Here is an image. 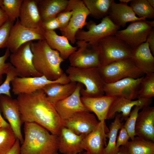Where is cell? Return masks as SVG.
<instances>
[{"label": "cell", "mask_w": 154, "mask_h": 154, "mask_svg": "<svg viewBox=\"0 0 154 154\" xmlns=\"http://www.w3.org/2000/svg\"><path fill=\"white\" fill-rule=\"evenodd\" d=\"M17 100L23 123H36L58 135L64 127V120L47 100L42 89L30 94H19Z\"/></svg>", "instance_id": "obj_1"}, {"label": "cell", "mask_w": 154, "mask_h": 154, "mask_svg": "<svg viewBox=\"0 0 154 154\" xmlns=\"http://www.w3.org/2000/svg\"><path fill=\"white\" fill-rule=\"evenodd\" d=\"M20 154H58V136L34 122L24 123Z\"/></svg>", "instance_id": "obj_2"}, {"label": "cell", "mask_w": 154, "mask_h": 154, "mask_svg": "<svg viewBox=\"0 0 154 154\" xmlns=\"http://www.w3.org/2000/svg\"><path fill=\"white\" fill-rule=\"evenodd\" d=\"M30 47L33 64L36 70L50 80L60 78L64 73L60 65L64 60L59 52L52 49L44 39L32 41Z\"/></svg>", "instance_id": "obj_3"}, {"label": "cell", "mask_w": 154, "mask_h": 154, "mask_svg": "<svg viewBox=\"0 0 154 154\" xmlns=\"http://www.w3.org/2000/svg\"><path fill=\"white\" fill-rule=\"evenodd\" d=\"M70 82L79 83L85 86L81 88L82 96L94 97L105 95V82L99 73L98 68H79L69 66L66 70Z\"/></svg>", "instance_id": "obj_4"}, {"label": "cell", "mask_w": 154, "mask_h": 154, "mask_svg": "<svg viewBox=\"0 0 154 154\" xmlns=\"http://www.w3.org/2000/svg\"><path fill=\"white\" fill-rule=\"evenodd\" d=\"M101 66L112 62L130 58L133 49L125 41L115 35L109 36L99 42Z\"/></svg>", "instance_id": "obj_5"}, {"label": "cell", "mask_w": 154, "mask_h": 154, "mask_svg": "<svg viewBox=\"0 0 154 154\" xmlns=\"http://www.w3.org/2000/svg\"><path fill=\"white\" fill-rule=\"evenodd\" d=\"M100 74L106 83L126 78L137 79L145 74L134 64L131 58L120 60L98 68Z\"/></svg>", "instance_id": "obj_6"}, {"label": "cell", "mask_w": 154, "mask_h": 154, "mask_svg": "<svg viewBox=\"0 0 154 154\" xmlns=\"http://www.w3.org/2000/svg\"><path fill=\"white\" fill-rule=\"evenodd\" d=\"M88 31L78 30L75 35L76 40H84L93 45H98L99 42L107 36L115 35L121 27L115 25L107 15L102 18L98 24L90 20L86 25Z\"/></svg>", "instance_id": "obj_7"}, {"label": "cell", "mask_w": 154, "mask_h": 154, "mask_svg": "<svg viewBox=\"0 0 154 154\" xmlns=\"http://www.w3.org/2000/svg\"><path fill=\"white\" fill-rule=\"evenodd\" d=\"M76 43L78 49L68 58L70 66L83 69L101 66L98 45L84 40H77Z\"/></svg>", "instance_id": "obj_8"}, {"label": "cell", "mask_w": 154, "mask_h": 154, "mask_svg": "<svg viewBox=\"0 0 154 154\" xmlns=\"http://www.w3.org/2000/svg\"><path fill=\"white\" fill-rule=\"evenodd\" d=\"M154 27V21L141 20L131 22L124 29L118 30L115 35L122 39L133 50L146 41L148 34Z\"/></svg>", "instance_id": "obj_9"}, {"label": "cell", "mask_w": 154, "mask_h": 154, "mask_svg": "<svg viewBox=\"0 0 154 154\" xmlns=\"http://www.w3.org/2000/svg\"><path fill=\"white\" fill-rule=\"evenodd\" d=\"M67 75L64 73L58 79L51 80L44 76L21 77L16 76L11 81L12 91L15 95L30 94L42 89L46 85L53 83L64 84L70 82Z\"/></svg>", "instance_id": "obj_10"}, {"label": "cell", "mask_w": 154, "mask_h": 154, "mask_svg": "<svg viewBox=\"0 0 154 154\" xmlns=\"http://www.w3.org/2000/svg\"><path fill=\"white\" fill-rule=\"evenodd\" d=\"M72 11L69 23L63 35L74 44L76 42L75 35L79 30H81L86 25L87 17L90 13L82 0H69L64 11Z\"/></svg>", "instance_id": "obj_11"}, {"label": "cell", "mask_w": 154, "mask_h": 154, "mask_svg": "<svg viewBox=\"0 0 154 154\" xmlns=\"http://www.w3.org/2000/svg\"><path fill=\"white\" fill-rule=\"evenodd\" d=\"M31 42L23 44L9 56L10 63L17 71L19 77L42 76L36 70L33 65V54L30 47Z\"/></svg>", "instance_id": "obj_12"}, {"label": "cell", "mask_w": 154, "mask_h": 154, "mask_svg": "<svg viewBox=\"0 0 154 154\" xmlns=\"http://www.w3.org/2000/svg\"><path fill=\"white\" fill-rule=\"evenodd\" d=\"M42 32V29L40 30H35L23 26L18 19L11 29L5 47L12 53L15 52L27 42L44 39Z\"/></svg>", "instance_id": "obj_13"}, {"label": "cell", "mask_w": 154, "mask_h": 154, "mask_svg": "<svg viewBox=\"0 0 154 154\" xmlns=\"http://www.w3.org/2000/svg\"><path fill=\"white\" fill-rule=\"evenodd\" d=\"M143 77L137 79L126 78L113 83H105L104 88L105 95L131 100L137 99Z\"/></svg>", "instance_id": "obj_14"}, {"label": "cell", "mask_w": 154, "mask_h": 154, "mask_svg": "<svg viewBox=\"0 0 154 154\" xmlns=\"http://www.w3.org/2000/svg\"><path fill=\"white\" fill-rule=\"evenodd\" d=\"M0 111L8 121L17 139L22 144L24 139L21 133L22 121L17 99L5 95H0Z\"/></svg>", "instance_id": "obj_15"}, {"label": "cell", "mask_w": 154, "mask_h": 154, "mask_svg": "<svg viewBox=\"0 0 154 154\" xmlns=\"http://www.w3.org/2000/svg\"><path fill=\"white\" fill-rule=\"evenodd\" d=\"M109 131L105 120L99 121L95 129L83 139L82 145L83 149L88 154H103Z\"/></svg>", "instance_id": "obj_16"}, {"label": "cell", "mask_w": 154, "mask_h": 154, "mask_svg": "<svg viewBox=\"0 0 154 154\" xmlns=\"http://www.w3.org/2000/svg\"><path fill=\"white\" fill-rule=\"evenodd\" d=\"M98 123L94 114L80 111L64 120V127L78 135H86L94 130Z\"/></svg>", "instance_id": "obj_17"}, {"label": "cell", "mask_w": 154, "mask_h": 154, "mask_svg": "<svg viewBox=\"0 0 154 154\" xmlns=\"http://www.w3.org/2000/svg\"><path fill=\"white\" fill-rule=\"evenodd\" d=\"M82 85L77 83L76 88L72 94L54 105L58 114L64 120L77 112L83 111L89 112L81 99L80 92Z\"/></svg>", "instance_id": "obj_18"}, {"label": "cell", "mask_w": 154, "mask_h": 154, "mask_svg": "<svg viewBox=\"0 0 154 154\" xmlns=\"http://www.w3.org/2000/svg\"><path fill=\"white\" fill-rule=\"evenodd\" d=\"M136 136L146 140L154 142V107H144L139 112L136 119Z\"/></svg>", "instance_id": "obj_19"}, {"label": "cell", "mask_w": 154, "mask_h": 154, "mask_svg": "<svg viewBox=\"0 0 154 154\" xmlns=\"http://www.w3.org/2000/svg\"><path fill=\"white\" fill-rule=\"evenodd\" d=\"M152 102V98H140L133 100L121 97H116L109 108L106 119H112L117 113L121 112L122 119L125 120L129 116L133 107L138 106L141 109L145 106H150Z\"/></svg>", "instance_id": "obj_20"}, {"label": "cell", "mask_w": 154, "mask_h": 154, "mask_svg": "<svg viewBox=\"0 0 154 154\" xmlns=\"http://www.w3.org/2000/svg\"><path fill=\"white\" fill-rule=\"evenodd\" d=\"M19 18L20 22L23 26L33 29H42V21L37 0H23Z\"/></svg>", "instance_id": "obj_21"}, {"label": "cell", "mask_w": 154, "mask_h": 154, "mask_svg": "<svg viewBox=\"0 0 154 154\" xmlns=\"http://www.w3.org/2000/svg\"><path fill=\"white\" fill-rule=\"evenodd\" d=\"M84 135H78L65 127L58 136V150L63 154H78L83 151L82 143Z\"/></svg>", "instance_id": "obj_22"}, {"label": "cell", "mask_w": 154, "mask_h": 154, "mask_svg": "<svg viewBox=\"0 0 154 154\" xmlns=\"http://www.w3.org/2000/svg\"><path fill=\"white\" fill-rule=\"evenodd\" d=\"M108 16L114 23L122 27H126L128 22L146 19L145 18H139L137 17L131 7L127 4L116 3L115 2L111 5Z\"/></svg>", "instance_id": "obj_23"}, {"label": "cell", "mask_w": 154, "mask_h": 154, "mask_svg": "<svg viewBox=\"0 0 154 154\" xmlns=\"http://www.w3.org/2000/svg\"><path fill=\"white\" fill-rule=\"evenodd\" d=\"M116 98L104 95L94 97L82 96L81 99L89 112H94L101 121L106 119L109 108Z\"/></svg>", "instance_id": "obj_24"}, {"label": "cell", "mask_w": 154, "mask_h": 154, "mask_svg": "<svg viewBox=\"0 0 154 154\" xmlns=\"http://www.w3.org/2000/svg\"><path fill=\"white\" fill-rule=\"evenodd\" d=\"M42 34L49 46L57 51L64 60L77 50V47L72 46L66 37L64 35H57L54 31H45L43 30Z\"/></svg>", "instance_id": "obj_25"}, {"label": "cell", "mask_w": 154, "mask_h": 154, "mask_svg": "<svg viewBox=\"0 0 154 154\" xmlns=\"http://www.w3.org/2000/svg\"><path fill=\"white\" fill-rule=\"evenodd\" d=\"M130 58L135 66L144 74L154 72V57L147 41L133 50Z\"/></svg>", "instance_id": "obj_26"}, {"label": "cell", "mask_w": 154, "mask_h": 154, "mask_svg": "<svg viewBox=\"0 0 154 154\" xmlns=\"http://www.w3.org/2000/svg\"><path fill=\"white\" fill-rule=\"evenodd\" d=\"M77 83L71 82L64 84L53 83L46 85L42 89L47 100L54 105L70 95L75 90Z\"/></svg>", "instance_id": "obj_27"}, {"label": "cell", "mask_w": 154, "mask_h": 154, "mask_svg": "<svg viewBox=\"0 0 154 154\" xmlns=\"http://www.w3.org/2000/svg\"><path fill=\"white\" fill-rule=\"evenodd\" d=\"M42 21L56 17L60 13L66 9L68 3L67 0H37Z\"/></svg>", "instance_id": "obj_28"}, {"label": "cell", "mask_w": 154, "mask_h": 154, "mask_svg": "<svg viewBox=\"0 0 154 154\" xmlns=\"http://www.w3.org/2000/svg\"><path fill=\"white\" fill-rule=\"evenodd\" d=\"M113 121L109 126V131L107 133L108 141L105 147L103 154H116L119 149L116 147V144L118 131L123 126V123L121 122V114L117 113Z\"/></svg>", "instance_id": "obj_29"}, {"label": "cell", "mask_w": 154, "mask_h": 154, "mask_svg": "<svg viewBox=\"0 0 154 154\" xmlns=\"http://www.w3.org/2000/svg\"><path fill=\"white\" fill-rule=\"evenodd\" d=\"M89 10V15L98 19L108 15L110 8L114 0H83Z\"/></svg>", "instance_id": "obj_30"}, {"label": "cell", "mask_w": 154, "mask_h": 154, "mask_svg": "<svg viewBox=\"0 0 154 154\" xmlns=\"http://www.w3.org/2000/svg\"><path fill=\"white\" fill-rule=\"evenodd\" d=\"M124 146L129 154H154V142L137 136Z\"/></svg>", "instance_id": "obj_31"}, {"label": "cell", "mask_w": 154, "mask_h": 154, "mask_svg": "<svg viewBox=\"0 0 154 154\" xmlns=\"http://www.w3.org/2000/svg\"><path fill=\"white\" fill-rule=\"evenodd\" d=\"M17 138L10 125L0 127V154H6L12 149Z\"/></svg>", "instance_id": "obj_32"}, {"label": "cell", "mask_w": 154, "mask_h": 154, "mask_svg": "<svg viewBox=\"0 0 154 154\" xmlns=\"http://www.w3.org/2000/svg\"><path fill=\"white\" fill-rule=\"evenodd\" d=\"M130 6L139 18L153 19L154 8L149 5L147 0H131Z\"/></svg>", "instance_id": "obj_33"}, {"label": "cell", "mask_w": 154, "mask_h": 154, "mask_svg": "<svg viewBox=\"0 0 154 154\" xmlns=\"http://www.w3.org/2000/svg\"><path fill=\"white\" fill-rule=\"evenodd\" d=\"M145 74L141 83L137 99H151L154 96V72Z\"/></svg>", "instance_id": "obj_34"}, {"label": "cell", "mask_w": 154, "mask_h": 154, "mask_svg": "<svg viewBox=\"0 0 154 154\" xmlns=\"http://www.w3.org/2000/svg\"><path fill=\"white\" fill-rule=\"evenodd\" d=\"M23 0H3L1 7L8 16L12 22L19 17L20 9Z\"/></svg>", "instance_id": "obj_35"}, {"label": "cell", "mask_w": 154, "mask_h": 154, "mask_svg": "<svg viewBox=\"0 0 154 154\" xmlns=\"http://www.w3.org/2000/svg\"><path fill=\"white\" fill-rule=\"evenodd\" d=\"M140 108L137 106L134 107L130 112L129 116L125 120L123 127L126 129L131 140L135 137V127L138 114Z\"/></svg>", "instance_id": "obj_36"}, {"label": "cell", "mask_w": 154, "mask_h": 154, "mask_svg": "<svg viewBox=\"0 0 154 154\" xmlns=\"http://www.w3.org/2000/svg\"><path fill=\"white\" fill-rule=\"evenodd\" d=\"M6 78L0 85V95L4 94L11 97L10 84L11 81L19 74L14 67L11 63L7 73Z\"/></svg>", "instance_id": "obj_37"}, {"label": "cell", "mask_w": 154, "mask_h": 154, "mask_svg": "<svg viewBox=\"0 0 154 154\" xmlns=\"http://www.w3.org/2000/svg\"><path fill=\"white\" fill-rule=\"evenodd\" d=\"M13 23L9 19L0 28V49L5 47Z\"/></svg>", "instance_id": "obj_38"}, {"label": "cell", "mask_w": 154, "mask_h": 154, "mask_svg": "<svg viewBox=\"0 0 154 154\" xmlns=\"http://www.w3.org/2000/svg\"><path fill=\"white\" fill-rule=\"evenodd\" d=\"M72 11H66L59 13L56 16L60 25L59 29L63 35L69 23Z\"/></svg>", "instance_id": "obj_39"}, {"label": "cell", "mask_w": 154, "mask_h": 154, "mask_svg": "<svg viewBox=\"0 0 154 154\" xmlns=\"http://www.w3.org/2000/svg\"><path fill=\"white\" fill-rule=\"evenodd\" d=\"M10 51L7 48L4 54L0 57V85L3 83V77L4 74H6L11 64L6 62V61L9 57Z\"/></svg>", "instance_id": "obj_40"}, {"label": "cell", "mask_w": 154, "mask_h": 154, "mask_svg": "<svg viewBox=\"0 0 154 154\" xmlns=\"http://www.w3.org/2000/svg\"><path fill=\"white\" fill-rule=\"evenodd\" d=\"M60 25L56 17L51 18L42 22V28L45 31L59 29Z\"/></svg>", "instance_id": "obj_41"}, {"label": "cell", "mask_w": 154, "mask_h": 154, "mask_svg": "<svg viewBox=\"0 0 154 154\" xmlns=\"http://www.w3.org/2000/svg\"><path fill=\"white\" fill-rule=\"evenodd\" d=\"M130 137L125 129L123 126L120 129L119 135L117 137L116 146L117 149L121 146H125L129 141Z\"/></svg>", "instance_id": "obj_42"}, {"label": "cell", "mask_w": 154, "mask_h": 154, "mask_svg": "<svg viewBox=\"0 0 154 154\" xmlns=\"http://www.w3.org/2000/svg\"><path fill=\"white\" fill-rule=\"evenodd\" d=\"M148 43L149 46L152 54L154 55V27L150 31L148 34L146 41Z\"/></svg>", "instance_id": "obj_43"}, {"label": "cell", "mask_w": 154, "mask_h": 154, "mask_svg": "<svg viewBox=\"0 0 154 154\" xmlns=\"http://www.w3.org/2000/svg\"><path fill=\"white\" fill-rule=\"evenodd\" d=\"M21 146L19 140L17 139L13 146L6 154H20Z\"/></svg>", "instance_id": "obj_44"}, {"label": "cell", "mask_w": 154, "mask_h": 154, "mask_svg": "<svg viewBox=\"0 0 154 154\" xmlns=\"http://www.w3.org/2000/svg\"><path fill=\"white\" fill-rule=\"evenodd\" d=\"M8 20V16L4 11L0 7V28Z\"/></svg>", "instance_id": "obj_45"}, {"label": "cell", "mask_w": 154, "mask_h": 154, "mask_svg": "<svg viewBox=\"0 0 154 154\" xmlns=\"http://www.w3.org/2000/svg\"><path fill=\"white\" fill-rule=\"evenodd\" d=\"M0 111V127H6L9 126V123L7 122L2 116Z\"/></svg>", "instance_id": "obj_46"}, {"label": "cell", "mask_w": 154, "mask_h": 154, "mask_svg": "<svg viewBox=\"0 0 154 154\" xmlns=\"http://www.w3.org/2000/svg\"><path fill=\"white\" fill-rule=\"evenodd\" d=\"M81 154H88L86 152H84ZM116 154H129L127 151L124 146H121L119 148V150Z\"/></svg>", "instance_id": "obj_47"}, {"label": "cell", "mask_w": 154, "mask_h": 154, "mask_svg": "<svg viewBox=\"0 0 154 154\" xmlns=\"http://www.w3.org/2000/svg\"><path fill=\"white\" fill-rule=\"evenodd\" d=\"M150 5L154 8V0H147Z\"/></svg>", "instance_id": "obj_48"}, {"label": "cell", "mask_w": 154, "mask_h": 154, "mask_svg": "<svg viewBox=\"0 0 154 154\" xmlns=\"http://www.w3.org/2000/svg\"><path fill=\"white\" fill-rule=\"evenodd\" d=\"M131 0H119L120 3L127 4L128 3L130 2Z\"/></svg>", "instance_id": "obj_49"}, {"label": "cell", "mask_w": 154, "mask_h": 154, "mask_svg": "<svg viewBox=\"0 0 154 154\" xmlns=\"http://www.w3.org/2000/svg\"><path fill=\"white\" fill-rule=\"evenodd\" d=\"M2 2L3 0H0V7H1L2 5Z\"/></svg>", "instance_id": "obj_50"}, {"label": "cell", "mask_w": 154, "mask_h": 154, "mask_svg": "<svg viewBox=\"0 0 154 154\" xmlns=\"http://www.w3.org/2000/svg\"><path fill=\"white\" fill-rule=\"evenodd\" d=\"M81 153H79V154H81Z\"/></svg>", "instance_id": "obj_51"}]
</instances>
